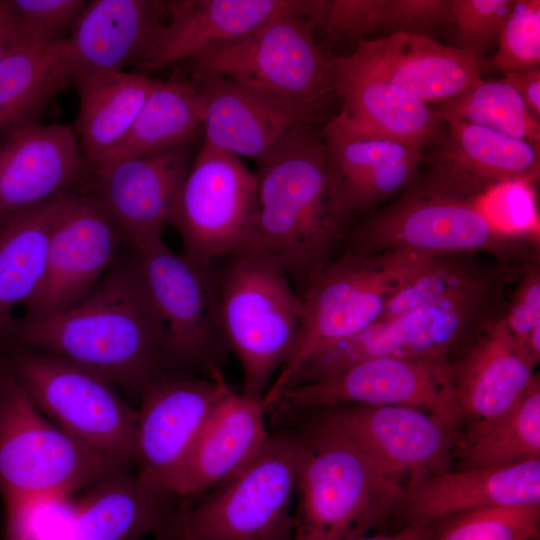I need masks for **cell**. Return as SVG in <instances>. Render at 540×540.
Here are the masks:
<instances>
[{"instance_id":"cell-18","label":"cell","mask_w":540,"mask_h":540,"mask_svg":"<svg viewBox=\"0 0 540 540\" xmlns=\"http://www.w3.org/2000/svg\"><path fill=\"white\" fill-rule=\"evenodd\" d=\"M335 64L384 80L423 102H453L478 84L485 60L430 36L404 33L363 39Z\"/></svg>"},{"instance_id":"cell-33","label":"cell","mask_w":540,"mask_h":540,"mask_svg":"<svg viewBox=\"0 0 540 540\" xmlns=\"http://www.w3.org/2000/svg\"><path fill=\"white\" fill-rule=\"evenodd\" d=\"M205 97L193 82L157 80L124 139L92 170L188 144L203 126ZM91 172V173H92Z\"/></svg>"},{"instance_id":"cell-17","label":"cell","mask_w":540,"mask_h":540,"mask_svg":"<svg viewBox=\"0 0 540 540\" xmlns=\"http://www.w3.org/2000/svg\"><path fill=\"white\" fill-rule=\"evenodd\" d=\"M192 160L188 144L122 160L92 172L85 188L136 250L162 238Z\"/></svg>"},{"instance_id":"cell-27","label":"cell","mask_w":540,"mask_h":540,"mask_svg":"<svg viewBox=\"0 0 540 540\" xmlns=\"http://www.w3.org/2000/svg\"><path fill=\"white\" fill-rule=\"evenodd\" d=\"M438 142L433 172L463 191L479 196L507 182L532 184L539 178V147L464 122H447Z\"/></svg>"},{"instance_id":"cell-7","label":"cell","mask_w":540,"mask_h":540,"mask_svg":"<svg viewBox=\"0 0 540 540\" xmlns=\"http://www.w3.org/2000/svg\"><path fill=\"white\" fill-rule=\"evenodd\" d=\"M223 334L241 364L243 393L262 400L289 358L299 332L301 296L268 257L245 250L219 276Z\"/></svg>"},{"instance_id":"cell-3","label":"cell","mask_w":540,"mask_h":540,"mask_svg":"<svg viewBox=\"0 0 540 540\" xmlns=\"http://www.w3.org/2000/svg\"><path fill=\"white\" fill-rule=\"evenodd\" d=\"M291 540H350L401 510L404 487L340 435L306 422Z\"/></svg>"},{"instance_id":"cell-37","label":"cell","mask_w":540,"mask_h":540,"mask_svg":"<svg viewBox=\"0 0 540 540\" xmlns=\"http://www.w3.org/2000/svg\"><path fill=\"white\" fill-rule=\"evenodd\" d=\"M436 110L445 123L455 121L482 126L539 147V119L504 78L482 79L463 96Z\"/></svg>"},{"instance_id":"cell-42","label":"cell","mask_w":540,"mask_h":540,"mask_svg":"<svg viewBox=\"0 0 540 540\" xmlns=\"http://www.w3.org/2000/svg\"><path fill=\"white\" fill-rule=\"evenodd\" d=\"M485 215L505 233L536 241L539 221L532 184L507 182L478 196Z\"/></svg>"},{"instance_id":"cell-15","label":"cell","mask_w":540,"mask_h":540,"mask_svg":"<svg viewBox=\"0 0 540 540\" xmlns=\"http://www.w3.org/2000/svg\"><path fill=\"white\" fill-rule=\"evenodd\" d=\"M209 379L165 374L148 384L136 409L134 464L147 486L177 496L196 439L225 382L218 367Z\"/></svg>"},{"instance_id":"cell-47","label":"cell","mask_w":540,"mask_h":540,"mask_svg":"<svg viewBox=\"0 0 540 540\" xmlns=\"http://www.w3.org/2000/svg\"><path fill=\"white\" fill-rule=\"evenodd\" d=\"M503 78L518 91L529 111L540 119V67L504 73Z\"/></svg>"},{"instance_id":"cell-25","label":"cell","mask_w":540,"mask_h":540,"mask_svg":"<svg viewBox=\"0 0 540 540\" xmlns=\"http://www.w3.org/2000/svg\"><path fill=\"white\" fill-rule=\"evenodd\" d=\"M265 411L262 400L237 393L225 380L189 455L177 496L203 493L248 465L270 437Z\"/></svg>"},{"instance_id":"cell-1","label":"cell","mask_w":540,"mask_h":540,"mask_svg":"<svg viewBox=\"0 0 540 540\" xmlns=\"http://www.w3.org/2000/svg\"><path fill=\"white\" fill-rule=\"evenodd\" d=\"M6 343L68 359L138 398L173 365L133 260L115 264L70 307L16 319Z\"/></svg>"},{"instance_id":"cell-21","label":"cell","mask_w":540,"mask_h":540,"mask_svg":"<svg viewBox=\"0 0 540 540\" xmlns=\"http://www.w3.org/2000/svg\"><path fill=\"white\" fill-rule=\"evenodd\" d=\"M504 282L461 290L382 322L390 356L452 366L506 310Z\"/></svg>"},{"instance_id":"cell-45","label":"cell","mask_w":540,"mask_h":540,"mask_svg":"<svg viewBox=\"0 0 540 540\" xmlns=\"http://www.w3.org/2000/svg\"><path fill=\"white\" fill-rule=\"evenodd\" d=\"M502 320L514 340L524 349L530 331L540 324V270L535 260L526 262Z\"/></svg>"},{"instance_id":"cell-49","label":"cell","mask_w":540,"mask_h":540,"mask_svg":"<svg viewBox=\"0 0 540 540\" xmlns=\"http://www.w3.org/2000/svg\"><path fill=\"white\" fill-rule=\"evenodd\" d=\"M533 540H540V537H538V538H535V539H533Z\"/></svg>"},{"instance_id":"cell-11","label":"cell","mask_w":540,"mask_h":540,"mask_svg":"<svg viewBox=\"0 0 540 540\" xmlns=\"http://www.w3.org/2000/svg\"><path fill=\"white\" fill-rule=\"evenodd\" d=\"M134 253L132 260L162 323L172 364L217 367L229 346L220 322L214 264L178 254L162 238Z\"/></svg>"},{"instance_id":"cell-39","label":"cell","mask_w":540,"mask_h":540,"mask_svg":"<svg viewBox=\"0 0 540 540\" xmlns=\"http://www.w3.org/2000/svg\"><path fill=\"white\" fill-rule=\"evenodd\" d=\"M490 68L503 73L540 67V1L514 0L503 17Z\"/></svg>"},{"instance_id":"cell-35","label":"cell","mask_w":540,"mask_h":540,"mask_svg":"<svg viewBox=\"0 0 540 540\" xmlns=\"http://www.w3.org/2000/svg\"><path fill=\"white\" fill-rule=\"evenodd\" d=\"M452 456L461 469L513 465L540 458V380L508 412L473 421L456 435Z\"/></svg>"},{"instance_id":"cell-29","label":"cell","mask_w":540,"mask_h":540,"mask_svg":"<svg viewBox=\"0 0 540 540\" xmlns=\"http://www.w3.org/2000/svg\"><path fill=\"white\" fill-rule=\"evenodd\" d=\"M143 483L132 468H119L86 489L66 540H139L155 537L179 503Z\"/></svg>"},{"instance_id":"cell-8","label":"cell","mask_w":540,"mask_h":540,"mask_svg":"<svg viewBox=\"0 0 540 540\" xmlns=\"http://www.w3.org/2000/svg\"><path fill=\"white\" fill-rule=\"evenodd\" d=\"M0 349L14 377L53 423L112 463L134 464L137 412L100 374L13 343Z\"/></svg>"},{"instance_id":"cell-41","label":"cell","mask_w":540,"mask_h":540,"mask_svg":"<svg viewBox=\"0 0 540 540\" xmlns=\"http://www.w3.org/2000/svg\"><path fill=\"white\" fill-rule=\"evenodd\" d=\"M514 0H451L449 23L456 30L457 48L484 60L498 43L499 27Z\"/></svg>"},{"instance_id":"cell-40","label":"cell","mask_w":540,"mask_h":540,"mask_svg":"<svg viewBox=\"0 0 540 540\" xmlns=\"http://www.w3.org/2000/svg\"><path fill=\"white\" fill-rule=\"evenodd\" d=\"M383 0H306L304 16L331 43L358 44L379 28Z\"/></svg>"},{"instance_id":"cell-34","label":"cell","mask_w":540,"mask_h":540,"mask_svg":"<svg viewBox=\"0 0 540 540\" xmlns=\"http://www.w3.org/2000/svg\"><path fill=\"white\" fill-rule=\"evenodd\" d=\"M395 283L380 320L435 302L452 293L503 282L497 268L487 267L477 253H385ZM379 321V320H378Z\"/></svg>"},{"instance_id":"cell-43","label":"cell","mask_w":540,"mask_h":540,"mask_svg":"<svg viewBox=\"0 0 540 540\" xmlns=\"http://www.w3.org/2000/svg\"><path fill=\"white\" fill-rule=\"evenodd\" d=\"M31 46L48 49L65 41L87 1L12 0Z\"/></svg>"},{"instance_id":"cell-26","label":"cell","mask_w":540,"mask_h":540,"mask_svg":"<svg viewBox=\"0 0 540 540\" xmlns=\"http://www.w3.org/2000/svg\"><path fill=\"white\" fill-rule=\"evenodd\" d=\"M408 522L431 523L481 507L540 504V458L513 465L443 471L407 485Z\"/></svg>"},{"instance_id":"cell-38","label":"cell","mask_w":540,"mask_h":540,"mask_svg":"<svg viewBox=\"0 0 540 540\" xmlns=\"http://www.w3.org/2000/svg\"><path fill=\"white\" fill-rule=\"evenodd\" d=\"M540 537V504L490 506L428 523V540H533Z\"/></svg>"},{"instance_id":"cell-5","label":"cell","mask_w":540,"mask_h":540,"mask_svg":"<svg viewBox=\"0 0 540 540\" xmlns=\"http://www.w3.org/2000/svg\"><path fill=\"white\" fill-rule=\"evenodd\" d=\"M535 243L497 228L480 207L478 196L433 172L424 183L409 187L392 204L361 224L348 253L486 252L504 258L529 253V245Z\"/></svg>"},{"instance_id":"cell-19","label":"cell","mask_w":540,"mask_h":540,"mask_svg":"<svg viewBox=\"0 0 540 540\" xmlns=\"http://www.w3.org/2000/svg\"><path fill=\"white\" fill-rule=\"evenodd\" d=\"M323 141L334 199L346 220L408 187L424 159L423 150L341 114L327 122Z\"/></svg>"},{"instance_id":"cell-44","label":"cell","mask_w":540,"mask_h":540,"mask_svg":"<svg viewBox=\"0 0 540 540\" xmlns=\"http://www.w3.org/2000/svg\"><path fill=\"white\" fill-rule=\"evenodd\" d=\"M451 0H383L379 28L389 34L429 36L449 23Z\"/></svg>"},{"instance_id":"cell-20","label":"cell","mask_w":540,"mask_h":540,"mask_svg":"<svg viewBox=\"0 0 540 540\" xmlns=\"http://www.w3.org/2000/svg\"><path fill=\"white\" fill-rule=\"evenodd\" d=\"M91 175L71 126L37 121L0 135V215L83 187Z\"/></svg>"},{"instance_id":"cell-13","label":"cell","mask_w":540,"mask_h":540,"mask_svg":"<svg viewBox=\"0 0 540 540\" xmlns=\"http://www.w3.org/2000/svg\"><path fill=\"white\" fill-rule=\"evenodd\" d=\"M344 405H399L423 410L456 428L463 419L452 366L384 356L285 389L270 409L283 414Z\"/></svg>"},{"instance_id":"cell-10","label":"cell","mask_w":540,"mask_h":540,"mask_svg":"<svg viewBox=\"0 0 540 540\" xmlns=\"http://www.w3.org/2000/svg\"><path fill=\"white\" fill-rule=\"evenodd\" d=\"M394 283L385 254L347 253L318 270L305 284L297 340L262 398L265 410L307 360L380 320Z\"/></svg>"},{"instance_id":"cell-24","label":"cell","mask_w":540,"mask_h":540,"mask_svg":"<svg viewBox=\"0 0 540 540\" xmlns=\"http://www.w3.org/2000/svg\"><path fill=\"white\" fill-rule=\"evenodd\" d=\"M168 1H87L65 41L70 74L137 66L168 15Z\"/></svg>"},{"instance_id":"cell-36","label":"cell","mask_w":540,"mask_h":540,"mask_svg":"<svg viewBox=\"0 0 540 540\" xmlns=\"http://www.w3.org/2000/svg\"><path fill=\"white\" fill-rule=\"evenodd\" d=\"M65 41L48 49L25 46L0 61V135L37 122L70 82Z\"/></svg>"},{"instance_id":"cell-12","label":"cell","mask_w":540,"mask_h":540,"mask_svg":"<svg viewBox=\"0 0 540 540\" xmlns=\"http://www.w3.org/2000/svg\"><path fill=\"white\" fill-rule=\"evenodd\" d=\"M258 214L257 178L242 159L202 145L193 158L168 220L185 256L213 264L244 251Z\"/></svg>"},{"instance_id":"cell-2","label":"cell","mask_w":540,"mask_h":540,"mask_svg":"<svg viewBox=\"0 0 540 540\" xmlns=\"http://www.w3.org/2000/svg\"><path fill=\"white\" fill-rule=\"evenodd\" d=\"M256 178L258 214L245 250L306 284L330 261L347 221L334 199L323 138L309 127L295 131L259 164Z\"/></svg>"},{"instance_id":"cell-4","label":"cell","mask_w":540,"mask_h":540,"mask_svg":"<svg viewBox=\"0 0 540 540\" xmlns=\"http://www.w3.org/2000/svg\"><path fill=\"white\" fill-rule=\"evenodd\" d=\"M297 433L270 435L241 471L196 503L179 504L154 540H291Z\"/></svg>"},{"instance_id":"cell-31","label":"cell","mask_w":540,"mask_h":540,"mask_svg":"<svg viewBox=\"0 0 540 540\" xmlns=\"http://www.w3.org/2000/svg\"><path fill=\"white\" fill-rule=\"evenodd\" d=\"M72 191L0 215V344L9 340L16 306L40 286L54 228Z\"/></svg>"},{"instance_id":"cell-23","label":"cell","mask_w":540,"mask_h":540,"mask_svg":"<svg viewBox=\"0 0 540 540\" xmlns=\"http://www.w3.org/2000/svg\"><path fill=\"white\" fill-rule=\"evenodd\" d=\"M299 0H174L137 73L190 60L251 33Z\"/></svg>"},{"instance_id":"cell-48","label":"cell","mask_w":540,"mask_h":540,"mask_svg":"<svg viewBox=\"0 0 540 540\" xmlns=\"http://www.w3.org/2000/svg\"><path fill=\"white\" fill-rule=\"evenodd\" d=\"M350 540H428V524L407 522L405 526L391 534H367Z\"/></svg>"},{"instance_id":"cell-30","label":"cell","mask_w":540,"mask_h":540,"mask_svg":"<svg viewBox=\"0 0 540 540\" xmlns=\"http://www.w3.org/2000/svg\"><path fill=\"white\" fill-rule=\"evenodd\" d=\"M329 65L342 104L339 114L347 119L421 150L444 136L446 124L436 108L384 80L331 59Z\"/></svg>"},{"instance_id":"cell-32","label":"cell","mask_w":540,"mask_h":540,"mask_svg":"<svg viewBox=\"0 0 540 540\" xmlns=\"http://www.w3.org/2000/svg\"><path fill=\"white\" fill-rule=\"evenodd\" d=\"M70 82L79 96L78 141L92 172L124 139L157 80L137 72L75 71Z\"/></svg>"},{"instance_id":"cell-46","label":"cell","mask_w":540,"mask_h":540,"mask_svg":"<svg viewBox=\"0 0 540 540\" xmlns=\"http://www.w3.org/2000/svg\"><path fill=\"white\" fill-rule=\"evenodd\" d=\"M29 45L21 17L12 0H0V61Z\"/></svg>"},{"instance_id":"cell-9","label":"cell","mask_w":540,"mask_h":540,"mask_svg":"<svg viewBox=\"0 0 540 540\" xmlns=\"http://www.w3.org/2000/svg\"><path fill=\"white\" fill-rule=\"evenodd\" d=\"M118 466L47 418L11 372L0 349V494L3 499L71 496Z\"/></svg>"},{"instance_id":"cell-28","label":"cell","mask_w":540,"mask_h":540,"mask_svg":"<svg viewBox=\"0 0 540 540\" xmlns=\"http://www.w3.org/2000/svg\"><path fill=\"white\" fill-rule=\"evenodd\" d=\"M535 364L514 340L502 318L452 364L453 386L463 418L498 417L523 397L537 374Z\"/></svg>"},{"instance_id":"cell-6","label":"cell","mask_w":540,"mask_h":540,"mask_svg":"<svg viewBox=\"0 0 540 540\" xmlns=\"http://www.w3.org/2000/svg\"><path fill=\"white\" fill-rule=\"evenodd\" d=\"M305 0L233 42L190 59L193 78L223 76L316 120L335 95Z\"/></svg>"},{"instance_id":"cell-16","label":"cell","mask_w":540,"mask_h":540,"mask_svg":"<svg viewBox=\"0 0 540 540\" xmlns=\"http://www.w3.org/2000/svg\"><path fill=\"white\" fill-rule=\"evenodd\" d=\"M122 241L85 186L70 192L51 237L42 281L24 305V316L53 314L86 296L115 265Z\"/></svg>"},{"instance_id":"cell-22","label":"cell","mask_w":540,"mask_h":540,"mask_svg":"<svg viewBox=\"0 0 540 540\" xmlns=\"http://www.w3.org/2000/svg\"><path fill=\"white\" fill-rule=\"evenodd\" d=\"M204 145L264 162L291 134L309 127L306 114L237 81L204 76Z\"/></svg>"},{"instance_id":"cell-14","label":"cell","mask_w":540,"mask_h":540,"mask_svg":"<svg viewBox=\"0 0 540 540\" xmlns=\"http://www.w3.org/2000/svg\"><path fill=\"white\" fill-rule=\"evenodd\" d=\"M302 413L312 415L308 423L351 442L404 488L449 470L456 428L423 410L399 405H344Z\"/></svg>"}]
</instances>
